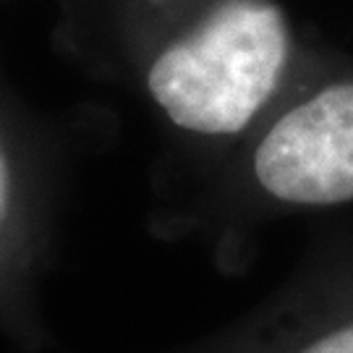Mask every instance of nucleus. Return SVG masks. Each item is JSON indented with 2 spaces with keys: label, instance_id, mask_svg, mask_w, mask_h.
<instances>
[{
  "label": "nucleus",
  "instance_id": "obj_1",
  "mask_svg": "<svg viewBox=\"0 0 353 353\" xmlns=\"http://www.w3.org/2000/svg\"><path fill=\"white\" fill-rule=\"evenodd\" d=\"M288 61V26L265 0H228L150 68V92L176 126L236 134L275 92Z\"/></svg>",
  "mask_w": 353,
  "mask_h": 353
},
{
  "label": "nucleus",
  "instance_id": "obj_2",
  "mask_svg": "<svg viewBox=\"0 0 353 353\" xmlns=\"http://www.w3.org/2000/svg\"><path fill=\"white\" fill-rule=\"evenodd\" d=\"M254 176L272 199L293 207L353 202V81L290 108L259 141Z\"/></svg>",
  "mask_w": 353,
  "mask_h": 353
},
{
  "label": "nucleus",
  "instance_id": "obj_4",
  "mask_svg": "<svg viewBox=\"0 0 353 353\" xmlns=\"http://www.w3.org/2000/svg\"><path fill=\"white\" fill-rule=\"evenodd\" d=\"M3 191H6V183H3V163H0V210H3Z\"/></svg>",
  "mask_w": 353,
  "mask_h": 353
},
{
  "label": "nucleus",
  "instance_id": "obj_3",
  "mask_svg": "<svg viewBox=\"0 0 353 353\" xmlns=\"http://www.w3.org/2000/svg\"><path fill=\"white\" fill-rule=\"evenodd\" d=\"M293 353H353V316L314 335Z\"/></svg>",
  "mask_w": 353,
  "mask_h": 353
}]
</instances>
